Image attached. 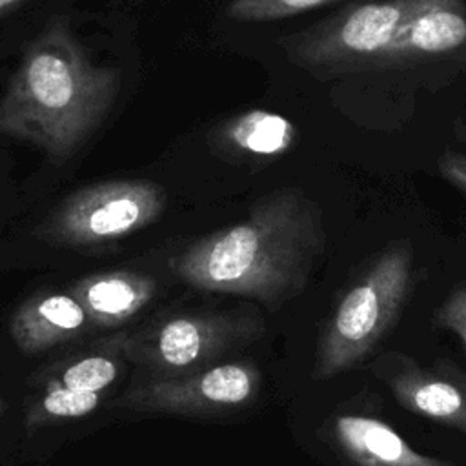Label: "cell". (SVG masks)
<instances>
[{"instance_id":"obj_1","label":"cell","mask_w":466,"mask_h":466,"mask_svg":"<svg viewBox=\"0 0 466 466\" xmlns=\"http://www.w3.org/2000/svg\"><path fill=\"white\" fill-rule=\"evenodd\" d=\"M324 246L317 204L297 187H282L260 197L246 218L175 253L169 271L193 289L279 308L306 289Z\"/></svg>"},{"instance_id":"obj_2","label":"cell","mask_w":466,"mask_h":466,"mask_svg":"<svg viewBox=\"0 0 466 466\" xmlns=\"http://www.w3.org/2000/svg\"><path fill=\"white\" fill-rule=\"evenodd\" d=\"M118 91V69L95 64L56 16L29 42L0 96V135L64 164L100 129Z\"/></svg>"},{"instance_id":"obj_3","label":"cell","mask_w":466,"mask_h":466,"mask_svg":"<svg viewBox=\"0 0 466 466\" xmlns=\"http://www.w3.org/2000/svg\"><path fill=\"white\" fill-rule=\"evenodd\" d=\"M410 284L411 251L391 246L337 304L319 340L313 377H335L368 357L400 313Z\"/></svg>"},{"instance_id":"obj_4","label":"cell","mask_w":466,"mask_h":466,"mask_svg":"<svg viewBox=\"0 0 466 466\" xmlns=\"http://www.w3.org/2000/svg\"><path fill=\"white\" fill-rule=\"evenodd\" d=\"M264 322L244 311L182 313L146 329L106 342L118 355L142 366L153 377H173L217 364L233 350L257 340Z\"/></svg>"},{"instance_id":"obj_5","label":"cell","mask_w":466,"mask_h":466,"mask_svg":"<svg viewBox=\"0 0 466 466\" xmlns=\"http://www.w3.org/2000/svg\"><path fill=\"white\" fill-rule=\"evenodd\" d=\"M166 209V191L146 178H111L67 195L35 229L53 246L95 248L147 228Z\"/></svg>"},{"instance_id":"obj_6","label":"cell","mask_w":466,"mask_h":466,"mask_svg":"<svg viewBox=\"0 0 466 466\" xmlns=\"http://www.w3.org/2000/svg\"><path fill=\"white\" fill-rule=\"evenodd\" d=\"M455 0H388L351 7L302 33L284 38L288 58L322 69L368 58L379 60L395 33L415 15Z\"/></svg>"},{"instance_id":"obj_7","label":"cell","mask_w":466,"mask_h":466,"mask_svg":"<svg viewBox=\"0 0 466 466\" xmlns=\"http://www.w3.org/2000/svg\"><path fill=\"white\" fill-rule=\"evenodd\" d=\"M260 388V371L246 360L217 362L173 377H151L129 386L116 408L144 413L220 415L251 402Z\"/></svg>"},{"instance_id":"obj_8","label":"cell","mask_w":466,"mask_h":466,"mask_svg":"<svg viewBox=\"0 0 466 466\" xmlns=\"http://www.w3.org/2000/svg\"><path fill=\"white\" fill-rule=\"evenodd\" d=\"M84 306L71 293H42L25 300L9 322V335L25 355L42 353L93 329Z\"/></svg>"},{"instance_id":"obj_9","label":"cell","mask_w":466,"mask_h":466,"mask_svg":"<svg viewBox=\"0 0 466 466\" xmlns=\"http://www.w3.org/2000/svg\"><path fill=\"white\" fill-rule=\"evenodd\" d=\"M386 382L397 402L411 413L466 433V380L402 360Z\"/></svg>"},{"instance_id":"obj_10","label":"cell","mask_w":466,"mask_h":466,"mask_svg":"<svg viewBox=\"0 0 466 466\" xmlns=\"http://www.w3.org/2000/svg\"><path fill=\"white\" fill-rule=\"evenodd\" d=\"M98 329H115L137 317L157 295V280L146 273L115 269L93 273L69 291Z\"/></svg>"},{"instance_id":"obj_11","label":"cell","mask_w":466,"mask_h":466,"mask_svg":"<svg viewBox=\"0 0 466 466\" xmlns=\"http://www.w3.org/2000/svg\"><path fill=\"white\" fill-rule=\"evenodd\" d=\"M333 433L353 466H453L419 453L391 426L368 415H340Z\"/></svg>"},{"instance_id":"obj_12","label":"cell","mask_w":466,"mask_h":466,"mask_svg":"<svg viewBox=\"0 0 466 466\" xmlns=\"http://www.w3.org/2000/svg\"><path fill=\"white\" fill-rule=\"evenodd\" d=\"M466 42V15L459 0L410 18L380 53V62L420 58L457 49Z\"/></svg>"},{"instance_id":"obj_13","label":"cell","mask_w":466,"mask_h":466,"mask_svg":"<svg viewBox=\"0 0 466 466\" xmlns=\"http://www.w3.org/2000/svg\"><path fill=\"white\" fill-rule=\"evenodd\" d=\"M295 137V126L282 115L249 109L220 122L211 133V144L229 157L271 158L286 153Z\"/></svg>"},{"instance_id":"obj_14","label":"cell","mask_w":466,"mask_h":466,"mask_svg":"<svg viewBox=\"0 0 466 466\" xmlns=\"http://www.w3.org/2000/svg\"><path fill=\"white\" fill-rule=\"evenodd\" d=\"M120 375V362L109 353H91L67 360L42 375L40 390L106 391Z\"/></svg>"},{"instance_id":"obj_15","label":"cell","mask_w":466,"mask_h":466,"mask_svg":"<svg viewBox=\"0 0 466 466\" xmlns=\"http://www.w3.org/2000/svg\"><path fill=\"white\" fill-rule=\"evenodd\" d=\"M40 391L42 393L27 404V430H36L49 424L87 417L104 400V391H73L58 388Z\"/></svg>"},{"instance_id":"obj_16","label":"cell","mask_w":466,"mask_h":466,"mask_svg":"<svg viewBox=\"0 0 466 466\" xmlns=\"http://www.w3.org/2000/svg\"><path fill=\"white\" fill-rule=\"evenodd\" d=\"M337 0H231L226 15L235 22H271L289 18L304 11L331 4Z\"/></svg>"},{"instance_id":"obj_17","label":"cell","mask_w":466,"mask_h":466,"mask_svg":"<svg viewBox=\"0 0 466 466\" xmlns=\"http://www.w3.org/2000/svg\"><path fill=\"white\" fill-rule=\"evenodd\" d=\"M437 322L453 331L466 348V286L455 289L437 309Z\"/></svg>"},{"instance_id":"obj_18","label":"cell","mask_w":466,"mask_h":466,"mask_svg":"<svg viewBox=\"0 0 466 466\" xmlns=\"http://www.w3.org/2000/svg\"><path fill=\"white\" fill-rule=\"evenodd\" d=\"M439 171L442 177L466 193V155L448 151L439 160Z\"/></svg>"},{"instance_id":"obj_19","label":"cell","mask_w":466,"mask_h":466,"mask_svg":"<svg viewBox=\"0 0 466 466\" xmlns=\"http://www.w3.org/2000/svg\"><path fill=\"white\" fill-rule=\"evenodd\" d=\"M31 0H0V20L9 16L11 13H15L18 7L25 5Z\"/></svg>"},{"instance_id":"obj_20","label":"cell","mask_w":466,"mask_h":466,"mask_svg":"<svg viewBox=\"0 0 466 466\" xmlns=\"http://www.w3.org/2000/svg\"><path fill=\"white\" fill-rule=\"evenodd\" d=\"M4 410H5V400L0 397V417H2V413H4Z\"/></svg>"}]
</instances>
